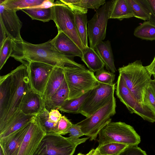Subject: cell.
I'll use <instances>...</instances> for the list:
<instances>
[{"instance_id": "9a60e30c", "label": "cell", "mask_w": 155, "mask_h": 155, "mask_svg": "<svg viewBox=\"0 0 155 155\" xmlns=\"http://www.w3.org/2000/svg\"><path fill=\"white\" fill-rule=\"evenodd\" d=\"M31 122L19 130L6 137L0 138V147L2 149L4 155H18L20 146L29 128Z\"/></svg>"}, {"instance_id": "ac0fdd59", "label": "cell", "mask_w": 155, "mask_h": 155, "mask_svg": "<svg viewBox=\"0 0 155 155\" xmlns=\"http://www.w3.org/2000/svg\"><path fill=\"white\" fill-rule=\"evenodd\" d=\"M12 76L11 73L0 77V121L7 110L11 97Z\"/></svg>"}, {"instance_id": "44dd1931", "label": "cell", "mask_w": 155, "mask_h": 155, "mask_svg": "<svg viewBox=\"0 0 155 155\" xmlns=\"http://www.w3.org/2000/svg\"><path fill=\"white\" fill-rule=\"evenodd\" d=\"M36 116L26 115L19 110L0 132V138L6 137L23 127L32 121Z\"/></svg>"}, {"instance_id": "c3c4849f", "label": "cell", "mask_w": 155, "mask_h": 155, "mask_svg": "<svg viewBox=\"0 0 155 155\" xmlns=\"http://www.w3.org/2000/svg\"><path fill=\"white\" fill-rule=\"evenodd\" d=\"M0 155H4L2 149L1 147L0 148Z\"/></svg>"}, {"instance_id": "9c48e42d", "label": "cell", "mask_w": 155, "mask_h": 155, "mask_svg": "<svg viewBox=\"0 0 155 155\" xmlns=\"http://www.w3.org/2000/svg\"><path fill=\"white\" fill-rule=\"evenodd\" d=\"M115 89L117 96L131 113L136 114L150 122H155V114L148 107L138 101L120 75L116 82Z\"/></svg>"}, {"instance_id": "7a4b0ae2", "label": "cell", "mask_w": 155, "mask_h": 155, "mask_svg": "<svg viewBox=\"0 0 155 155\" xmlns=\"http://www.w3.org/2000/svg\"><path fill=\"white\" fill-rule=\"evenodd\" d=\"M12 76L11 97L7 112L0 121V132L19 110L25 95L31 89L27 66L21 64L10 72Z\"/></svg>"}, {"instance_id": "6da1fadb", "label": "cell", "mask_w": 155, "mask_h": 155, "mask_svg": "<svg viewBox=\"0 0 155 155\" xmlns=\"http://www.w3.org/2000/svg\"><path fill=\"white\" fill-rule=\"evenodd\" d=\"M13 49L11 57L25 64L31 62H42L62 68L66 66L86 68L84 65L75 62L56 49L51 40L44 43L33 44L24 41H13Z\"/></svg>"}, {"instance_id": "74e56055", "label": "cell", "mask_w": 155, "mask_h": 155, "mask_svg": "<svg viewBox=\"0 0 155 155\" xmlns=\"http://www.w3.org/2000/svg\"><path fill=\"white\" fill-rule=\"evenodd\" d=\"M81 2L85 9L97 10L101 5H104L106 2L105 0H81Z\"/></svg>"}, {"instance_id": "7bdbcfd3", "label": "cell", "mask_w": 155, "mask_h": 155, "mask_svg": "<svg viewBox=\"0 0 155 155\" xmlns=\"http://www.w3.org/2000/svg\"><path fill=\"white\" fill-rule=\"evenodd\" d=\"M0 47H1L5 40L7 38L6 34L3 25L2 23L0 22Z\"/></svg>"}, {"instance_id": "d590c367", "label": "cell", "mask_w": 155, "mask_h": 155, "mask_svg": "<svg viewBox=\"0 0 155 155\" xmlns=\"http://www.w3.org/2000/svg\"><path fill=\"white\" fill-rule=\"evenodd\" d=\"M64 4L68 6L75 14H86L88 9L84 8L81 0H60Z\"/></svg>"}, {"instance_id": "5b68a950", "label": "cell", "mask_w": 155, "mask_h": 155, "mask_svg": "<svg viewBox=\"0 0 155 155\" xmlns=\"http://www.w3.org/2000/svg\"><path fill=\"white\" fill-rule=\"evenodd\" d=\"M63 69L69 90L68 100L80 97L98 84L94 73L86 68L66 66Z\"/></svg>"}, {"instance_id": "484cf974", "label": "cell", "mask_w": 155, "mask_h": 155, "mask_svg": "<svg viewBox=\"0 0 155 155\" xmlns=\"http://www.w3.org/2000/svg\"><path fill=\"white\" fill-rule=\"evenodd\" d=\"M21 10L27 14L32 20L46 22L53 19V7L47 9L26 8Z\"/></svg>"}, {"instance_id": "4fadbf2b", "label": "cell", "mask_w": 155, "mask_h": 155, "mask_svg": "<svg viewBox=\"0 0 155 155\" xmlns=\"http://www.w3.org/2000/svg\"><path fill=\"white\" fill-rule=\"evenodd\" d=\"M46 134L36 117L31 122L23 140L18 155H33Z\"/></svg>"}, {"instance_id": "f35d334b", "label": "cell", "mask_w": 155, "mask_h": 155, "mask_svg": "<svg viewBox=\"0 0 155 155\" xmlns=\"http://www.w3.org/2000/svg\"><path fill=\"white\" fill-rule=\"evenodd\" d=\"M118 155H147L146 152L137 146H128Z\"/></svg>"}, {"instance_id": "52a82bcc", "label": "cell", "mask_w": 155, "mask_h": 155, "mask_svg": "<svg viewBox=\"0 0 155 155\" xmlns=\"http://www.w3.org/2000/svg\"><path fill=\"white\" fill-rule=\"evenodd\" d=\"M116 101L114 95L104 106L86 119L77 123L84 135L95 140L101 130L111 121L116 114Z\"/></svg>"}, {"instance_id": "ee69618b", "label": "cell", "mask_w": 155, "mask_h": 155, "mask_svg": "<svg viewBox=\"0 0 155 155\" xmlns=\"http://www.w3.org/2000/svg\"><path fill=\"white\" fill-rule=\"evenodd\" d=\"M146 68L151 75H153L155 77V56L151 63L148 65L146 66Z\"/></svg>"}, {"instance_id": "8d00e7d4", "label": "cell", "mask_w": 155, "mask_h": 155, "mask_svg": "<svg viewBox=\"0 0 155 155\" xmlns=\"http://www.w3.org/2000/svg\"><path fill=\"white\" fill-rule=\"evenodd\" d=\"M73 124L65 116H62L58 122L56 134L61 135L65 134L66 131Z\"/></svg>"}, {"instance_id": "8fae6325", "label": "cell", "mask_w": 155, "mask_h": 155, "mask_svg": "<svg viewBox=\"0 0 155 155\" xmlns=\"http://www.w3.org/2000/svg\"><path fill=\"white\" fill-rule=\"evenodd\" d=\"M112 0L106 2L97 9L92 18L88 21L87 33L90 47L94 50L97 45L106 36L109 19V11Z\"/></svg>"}, {"instance_id": "e575fe53", "label": "cell", "mask_w": 155, "mask_h": 155, "mask_svg": "<svg viewBox=\"0 0 155 155\" xmlns=\"http://www.w3.org/2000/svg\"><path fill=\"white\" fill-rule=\"evenodd\" d=\"M142 104L155 114V95L150 85L145 91Z\"/></svg>"}, {"instance_id": "277c9868", "label": "cell", "mask_w": 155, "mask_h": 155, "mask_svg": "<svg viewBox=\"0 0 155 155\" xmlns=\"http://www.w3.org/2000/svg\"><path fill=\"white\" fill-rule=\"evenodd\" d=\"M98 147L111 143H116L128 146H137L141 138L134 127L120 121L109 123L98 133Z\"/></svg>"}, {"instance_id": "7402d4cb", "label": "cell", "mask_w": 155, "mask_h": 155, "mask_svg": "<svg viewBox=\"0 0 155 155\" xmlns=\"http://www.w3.org/2000/svg\"><path fill=\"white\" fill-rule=\"evenodd\" d=\"M94 50L104 62L107 70L115 73L117 70L110 41L101 42L96 45Z\"/></svg>"}, {"instance_id": "f1b7e54d", "label": "cell", "mask_w": 155, "mask_h": 155, "mask_svg": "<svg viewBox=\"0 0 155 155\" xmlns=\"http://www.w3.org/2000/svg\"><path fill=\"white\" fill-rule=\"evenodd\" d=\"M91 91L78 98L66 100L58 110L68 113L78 114L81 107L89 95Z\"/></svg>"}, {"instance_id": "7dc6e473", "label": "cell", "mask_w": 155, "mask_h": 155, "mask_svg": "<svg viewBox=\"0 0 155 155\" xmlns=\"http://www.w3.org/2000/svg\"><path fill=\"white\" fill-rule=\"evenodd\" d=\"M153 80H152L151 82L150 85L152 88L155 95V77Z\"/></svg>"}, {"instance_id": "8992f818", "label": "cell", "mask_w": 155, "mask_h": 155, "mask_svg": "<svg viewBox=\"0 0 155 155\" xmlns=\"http://www.w3.org/2000/svg\"><path fill=\"white\" fill-rule=\"evenodd\" d=\"M56 133H46L33 155H73L78 145L89 137L71 139Z\"/></svg>"}, {"instance_id": "30bf717a", "label": "cell", "mask_w": 155, "mask_h": 155, "mask_svg": "<svg viewBox=\"0 0 155 155\" xmlns=\"http://www.w3.org/2000/svg\"><path fill=\"white\" fill-rule=\"evenodd\" d=\"M116 84L110 85L98 82L81 107L78 112L87 117L105 105L114 95Z\"/></svg>"}, {"instance_id": "f6af8a7d", "label": "cell", "mask_w": 155, "mask_h": 155, "mask_svg": "<svg viewBox=\"0 0 155 155\" xmlns=\"http://www.w3.org/2000/svg\"><path fill=\"white\" fill-rule=\"evenodd\" d=\"M155 15V0H147Z\"/></svg>"}, {"instance_id": "f546056e", "label": "cell", "mask_w": 155, "mask_h": 155, "mask_svg": "<svg viewBox=\"0 0 155 155\" xmlns=\"http://www.w3.org/2000/svg\"><path fill=\"white\" fill-rule=\"evenodd\" d=\"M76 28L81 39L85 47H87V25L88 23L86 14H75Z\"/></svg>"}, {"instance_id": "b9f144b4", "label": "cell", "mask_w": 155, "mask_h": 155, "mask_svg": "<svg viewBox=\"0 0 155 155\" xmlns=\"http://www.w3.org/2000/svg\"><path fill=\"white\" fill-rule=\"evenodd\" d=\"M56 4L54 0H45L39 5L27 8L47 9L53 7Z\"/></svg>"}, {"instance_id": "d6986e66", "label": "cell", "mask_w": 155, "mask_h": 155, "mask_svg": "<svg viewBox=\"0 0 155 155\" xmlns=\"http://www.w3.org/2000/svg\"><path fill=\"white\" fill-rule=\"evenodd\" d=\"M134 17L155 24V15L147 0H127Z\"/></svg>"}, {"instance_id": "3957f363", "label": "cell", "mask_w": 155, "mask_h": 155, "mask_svg": "<svg viewBox=\"0 0 155 155\" xmlns=\"http://www.w3.org/2000/svg\"><path fill=\"white\" fill-rule=\"evenodd\" d=\"M118 71L130 91L142 104L145 91L152 80L146 66L143 65L140 60H136L119 68Z\"/></svg>"}, {"instance_id": "83f0119b", "label": "cell", "mask_w": 155, "mask_h": 155, "mask_svg": "<svg viewBox=\"0 0 155 155\" xmlns=\"http://www.w3.org/2000/svg\"><path fill=\"white\" fill-rule=\"evenodd\" d=\"M44 0H0V4L5 8L17 11L41 4Z\"/></svg>"}, {"instance_id": "d6a6232c", "label": "cell", "mask_w": 155, "mask_h": 155, "mask_svg": "<svg viewBox=\"0 0 155 155\" xmlns=\"http://www.w3.org/2000/svg\"><path fill=\"white\" fill-rule=\"evenodd\" d=\"M13 40L7 37L0 47V70L11 56L13 49Z\"/></svg>"}, {"instance_id": "5bb4252c", "label": "cell", "mask_w": 155, "mask_h": 155, "mask_svg": "<svg viewBox=\"0 0 155 155\" xmlns=\"http://www.w3.org/2000/svg\"><path fill=\"white\" fill-rule=\"evenodd\" d=\"M16 12L7 9L0 4V22L3 25L7 37L14 41L21 42L23 40L20 34L22 23Z\"/></svg>"}, {"instance_id": "1f68e13d", "label": "cell", "mask_w": 155, "mask_h": 155, "mask_svg": "<svg viewBox=\"0 0 155 155\" xmlns=\"http://www.w3.org/2000/svg\"><path fill=\"white\" fill-rule=\"evenodd\" d=\"M44 105L42 110L37 115L39 123L46 133L56 134L58 124L51 122L49 120V113Z\"/></svg>"}, {"instance_id": "d4e9b609", "label": "cell", "mask_w": 155, "mask_h": 155, "mask_svg": "<svg viewBox=\"0 0 155 155\" xmlns=\"http://www.w3.org/2000/svg\"><path fill=\"white\" fill-rule=\"evenodd\" d=\"M82 52L81 60L89 70L94 73L104 68V62L94 49L88 46L86 47Z\"/></svg>"}, {"instance_id": "e0dca14e", "label": "cell", "mask_w": 155, "mask_h": 155, "mask_svg": "<svg viewBox=\"0 0 155 155\" xmlns=\"http://www.w3.org/2000/svg\"><path fill=\"white\" fill-rule=\"evenodd\" d=\"M45 105L43 97L31 89L24 96L19 110L26 115H37Z\"/></svg>"}, {"instance_id": "ab89813d", "label": "cell", "mask_w": 155, "mask_h": 155, "mask_svg": "<svg viewBox=\"0 0 155 155\" xmlns=\"http://www.w3.org/2000/svg\"><path fill=\"white\" fill-rule=\"evenodd\" d=\"M69 133V137L71 139H77L84 135L82 132L80 127L76 124H73L66 133L65 134Z\"/></svg>"}, {"instance_id": "4dcf8cb0", "label": "cell", "mask_w": 155, "mask_h": 155, "mask_svg": "<svg viewBox=\"0 0 155 155\" xmlns=\"http://www.w3.org/2000/svg\"><path fill=\"white\" fill-rule=\"evenodd\" d=\"M128 146L118 143H108L98 147L94 155H118Z\"/></svg>"}, {"instance_id": "7c38bea8", "label": "cell", "mask_w": 155, "mask_h": 155, "mask_svg": "<svg viewBox=\"0 0 155 155\" xmlns=\"http://www.w3.org/2000/svg\"><path fill=\"white\" fill-rule=\"evenodd\" d=\"M24 64L28 67L31 89L43 97L47 82L55 67L35 61L30 62Z\"/></svg>"}, {"instance_id": "4316f807", "label": "cell", "mask_w": 155, "mask_h": 155, "mask_svg": "<svg viewBox=\"0 0 155 155\" xmlns=\"http://www.w3.org/2000/svg\"><path fill=\"white\" fill-rule=\"evenodd\" d=\"M138 38L148 41L155 40V24L149 21H145L137 27L134 33Z\"/></svg>"}, {"instance_id": "bcb514c9", "label": "cell", "mask_w": 155, "mask_h": 155, "mask_svg": "<svg viewBox=\"0 0 155 155\" xmlns=\"http://www.w3.org/2000/svg\"><path fill=\"white\" fill-rule=\"evenodd\" d=\"M96 151V149H92L88 153L86 154H82L81 153H78L77 155H94Z\"/></svg>"}, {"instance_id": "ba28073f", "label": "cell", "mask_w": 155, "mask_h": 155, "mask_svg": "<svg viewBox=\"0 0 155 155\" xmlns=\"http://www.w3.org/2000/svg\"><path fill=\"white\" fill-rule=\"evenodd\" d=\"M53 7V18L58 31H61L70 38L82 51L85 47L77 32L75 22L74 14L60 0L55 2Z\"/></svg>"}, {"instance_id": "60d3db41", "label": "cell", "mask_w": 155, "mask_h": 155, "mask_svg": "<svg viewBox=\"0 0 155 155\" xmlns=\"http://www.w3.org/2000/svg\"><path fill=\"white\" fill-rule=\"evenodd\" d=\"M58 109L51 110L49 113V120L50 121L53 123L58 124L62 116Z\"/></svg>"}, {"instance_id": "ffe728a7", "label": "cell", "mask_w": 155, "mask_h": 155, "mask_svg": "<svg viewBox=\"0 0 155 155\" xmlns=\"http://www.w3.org/2000/svg\"><path fill=\"white\" fill-rule=\"evenodd\" d=\"M134 17V13L127 0H112L109 11V19L121 20Z\"/></svg>"}, {"instance_id": "603a6c76", "label": "cell", "mask_w": 155, "mask_h": 155, "mask_svg": "<svg viewBox=\"0 0 155 155\" xmlns=\"http://www.w3.org/2000/svg\"><path fill=\"white\" fill-rule=\"evenodd\" d=\"M65 78L63 69L55 67L47 82L43 99L45 101L49 99L60 87Z\"/></svg>"}, {"instance_id": "836d02e7", "label": "cell", "mask_w": 155, "mask_h": 155, "mask_svg": "<svg viewBox=\"0 0 155 155\" xmlns=\"http://www.w3.org/2000/svg\"><path fill=\"white\" fill-rule=\"evenodd\" d=\"M95 77L98 82L104 84L112 85L114 82L115 75L109 71L103 69L96 72Z\"/></svg>"}, {"instance_id": "cb8c5ba5", "label": "cell", "mask_w": 155, "mask_h": 155, "mask_svg": "<svg viewBox=\"0 0 155 155\" xmlns=\"http://www.w3.org/2000/svg\"><path fill=\"white\" fill-rule=\"evenodd\" d=\"M69 90L65 78L58 89L48 100L45 101L46 108L49 111L59 109L63 103L68 99Z\"/></svg>"}, {"instance_id": "2e32d148", "label": "cell", "mask_w": 155, "mask_h": 155, "mask_svg": "<svg viewBox=\"0 0 155 155\" xmlns=\"http://www.w3.org/2000/svg\"><path fill=\"white\" fill-rule=\"evenodd\" d=\"M56 50L67 57L72 58L78 56L81 58L82 50L68 37L61 31L51 40Z\"/></svg>"}]
</instances>
